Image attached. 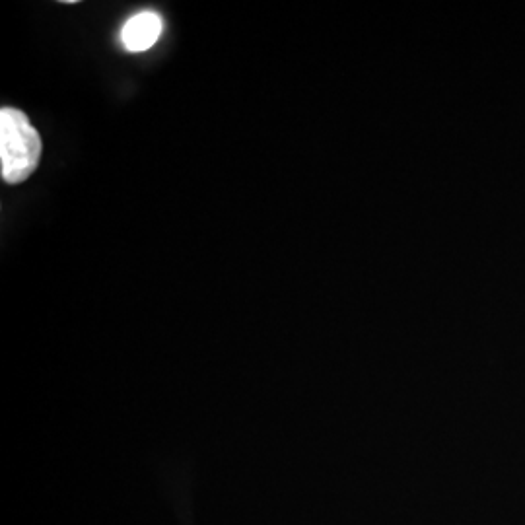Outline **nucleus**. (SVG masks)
<instances>
[{
	"instance_id": "f257e3e1",
	"label": "nucleus",
	"mask_w": 525,
	"mask_h": 525,
	"mask_svg": "<svg viewBox=\"0 0 525 525\" xmlns=\"http://www.w3.org/2000/svg\"><path fill=\"white\" fill-rule=\"evenodd\" d=\"M41 160V137L28 115L14 107L0 109V168L10 185L24 183Z\"/></svg>"
},
{
	"instance_id": "f03ea898",
	"label": "nucleus",
	"mask_w": 525,
	"mask_h": 525,
	"mask_svg": "<svg viewBox=\"0 0 525 525\" xmlns=\"http://www.w3.org/2000/svg\"><path fill=\"white\" fill-rule=\"evenodd\" d=\"M162 30H164L162 16L158 12L144 10L127 20V24L121 30V41L129 51L142 53L148 51L160 39Z\"/></svg>"
}]
</instances>
